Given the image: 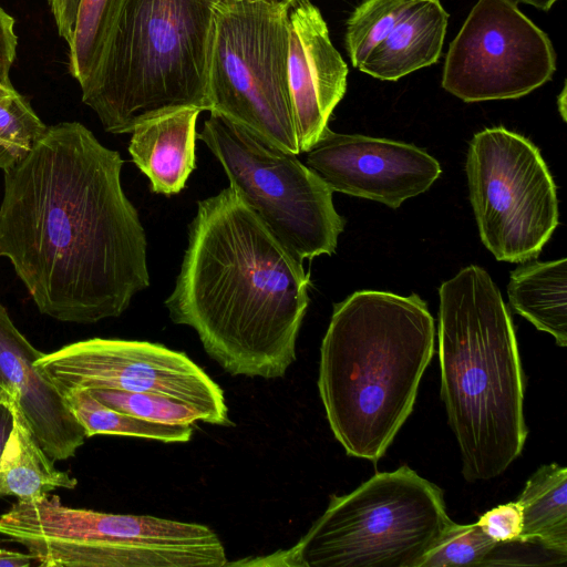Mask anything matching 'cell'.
<instances>
[{
	"mask_svg": "<svg viewBox=\"0 0 567 567\" xmlns=\"http://www.w3.org/2000/svg\"><path fill=\"white\" fill-rule=\"evenodd\" d=\"M63 395L86 437L120 435L185 443L193 435V425L153 422L113 410L96 400L89 390H72Z\"/></svg>",
	"mask_w": 567,
	"mask_h": 567,
	"instance_id": "obj_21",
	"label": "cell"
},
{
	"mask_svg": "<svg viewBox=\"0 0 567 567\" xmlns=\"http://www.w3.org/2000/svg\"><path fill=\"white\" fill-rule=\"evenodd\" d=\"M523 513L522 537H536L567 553V468L540 466L517 499Z\"/></svg>",
	"mask_w": 567,
	"mask_h": 567,
	"instance_id": "obj_20",
	"label": "cell"
},
{
	"mask_svg": "<svg viewBox=\"0 0 567 567\" xmlns=\"http://www.w3.org/2000/svg\"><path fill=\"white\" fill-rule=\"evenodd\" d=\"M45 130L47 125L17 90L0 97V169L22 161Z\"/></svg>",
	"mask_w": 567,
	"mask_h": 567,
	"instance_id": "obj_24",
	"label": "cell"
},
{
	"mask_svg": "<svg viewBox=\"0 0 567 567\" xmlns=\"http://www.w3.org/2000/svg\"><path fill=\"white\" fill-rule=\"evenodd\" d=\"M309 284L302 260L229 186L197 203L165 307L230 375L278 379L296 361Z\"/></svg>",
	"mask_w": 567,
	"mask_h": 567,
	"instance_id": "obj_2",
	"label": "cell"
},
{
	"mask_svg": "<svg viewBox=\"0 0 567 567\" xmlns=\"http://www.w3.org/2000/svg\"><path fill=\"white\" fill-rule=\"evenodd\" d=\"M218 0H118L82 101L112 134L184 109L209 111L208 68Z\"/></svg>",
	"mask_w": 567,
	"mask_h": 567,
	"instance_id": "obj_5",
	"label": "cell"
},
{
	"mask_svg": "<svg viewBox=\"0 0 567 567\" xmlns=\"http://www.w3.org/2000/svg\"><path fill=\"white\" fill-rule=\"evenodd\" d=\"M426 302L361 290L336 303L320 347L318 389L350 456L377 463L410 416L434 354Z\"/></svg>",
	"mask_w": 567,
	"mask_h": 567,
	"instance_id": "obj_3",
	"label": "cell"
},
{
	"mask_svg": "<svg viewBox=\"0 0 567 567\" xmlns=\"http://www.w3.org/2000/svg\"><path fill=\"white\" fill-rule=\"evenodd\" d=\"M348 66L331 42L320 10L310 0L289 8L288 78L300 153L328 127L347 90Z\"/></svg>",
	"mask_w": 567,
	"mask_h": 567,
	"instance_id": "obj_14",
	"label": "cell"
},
{
	"mask_svg": "<svg viewBox=\"0 0 567 567\" xmlns=\"http://www.w3.org/2000/svg\"><path fill=\"white\" fill-rule=\"evenodd\" d=\"M0 534L43 567H221L225 547L208 526L151 515L73 508L56 495L17 501Z\"/></svg>",
	"mask_w": 567,
	"mask_h": 567,
	"instance_id": "obj_7",
	"label": "cell"
},
{
	"mask_svg": "<svg viewBox=\"0 0 567 567\" xmlns=\"http://www.w3.org/2000/svg\"><path fill=\"white\" fill-rule=\"evenodd\" d=\"M79 0H49V6L60 37L66 43L73 33Z\"/></svg>",
	"mask_w": 567,
	"mask_h": 567,
	"instance_id": "obj_29",
	"label": "cell"
},
{
	"mask_svg": "<svg viewBox=\"0 0 567 567\" xmlns=\"http://www.w3.org/2000/svg\"><path fill=\"white\" fill-rule=\"evenodd\" d=\"M202 111L175 110L134 127L128 145L133 162L145 174L152 192L179 193L195 168L196 121Z\"/></svg>",
	"mask_w": 567,
	"mask_h": 567,
	"instance_id": "obj_16",
	"label": "cell"
},
{
	"mask_svg": "<svg viewBox=\"0 0 567 567\" xmlns=\"http://www.w3.org/2000/svg\"><path fill=\"white\" fill-rule=\"evenodd\" d=\"M453 523L442 491L406 465L330 497L324 513L286 550L249 565L419 567Z\"/></svg>",
	"mask_w": 567,
	"mask_h": 567,
	"instance_id": "obj_6",
	"label": "cell"
},
{
	"mask_svg": "<svg viewBox=\"0 0 567 567\" xmlns=\"http://www.w3.org/2000/svg\"><path fill=\"white\" fill-rule=\"evenodd\" d=\"M449 13L439 0H417L409 13L369 54L359 70L375 79L396 81L437 62Z\"/></svg>",
	"mask_w": 567,
	"mask_h": 567,
	"instance_id": "obj_17",
	"label": "cell"
},
{
	"mask_svg": "<svg viewBox=\"0 0 567 567\" xmlns=\"http://www.w3.org/2000/svg\"><path fill=\"white\" fill-rule=\"evenodd\" d=\"M417 0H364L347 21L346 48L354 68L386 38Z\"/></svg>",
	"mask_w": 567,
	"mask_h": 567,
	"instance_id": "obj_23",
	"label": "cell"
},
{
	"mask_svg": "<svg viewBox=\"0 0 567 567\" xmlns=\"http://www.w3.org/2000/svg\"><path fill=\"white\" fill-rule=\"evenodd\" d=\"M567 260L525 261L512 274L507 287L513 309L538 330L567 346Z\"/></svg>",
	"mask_w": 567,
	"mask_h": 567,
	"instance_id": "obj_19",
	"label": "cell"
},
{
	"mask_svg": "<svg viewBox=\"0 0 567 567\" xmlns=\"http://www.w3.org/2000/svg\"><path fill=\"white\" fill-rule=\"evenodd\" d=\"M558 106L560 107L561 116L566 121V87L564 86L561 94L558 96Z\"/></svg>",
	"mask_w": 567,
	"mask_h": 567,
	"instance_id": "obj_33",
	"label": "cell"
},
{
	"mask_svg": "<svg viewBox=\"0 0 567 567\" xmlns=\"http://www.w3.org/2000/svg\"><path fill=\"white\" fill-rule=\"evenodd\" d=\"M13 416L12 430L0 458V497L18 501L42 497L58 488L72 489L78 481L59 471L33 435L17 401L0 390Z\"/></svg>",
	"mask_w": 567,
	"mask_h": 567,
	"instance_id": "obj_18",
	"label": "cell"
},
{
	"mask_svg": "<svg viewBox=\"0 0 567 567\" xmlns=\"http://www.w3.org/2000/svg\"><path fill=\"white\" fill-rule=\"evenodd\" d=\"M547 34L511 0H478L451 42L442 86L464 102L524 96L551 79Z\"/></svg>",
	"mask_w": 567,
	"mask_h": 567,
	"instance_id": "obj_11",
	"label": "cell"
},
{
	"mask_svg": "<svg viewBox=\"0 0 567 567\" xmlns=\"http://www.w3.org/2000/svg\"><path fill=\"white\" fill-rule=\"evenodd\" d=\"M62 392H154L203 411L214 425L231 426L220 386L185 353L148 341L92 338L35 361Z\"/></svg>",
	"mask_w": 567,
	"mask_h": 567,
	"instance_id": "obj_12",
	"label": "cell"
},
{
	"mask_svg": "<svg viewBox=\"0 0 567 567\" xmlns=\"http://www.w3.org/2000/svg\"><path fill=\"white\" fill-rule=\"evenodd\" d=\"M89 391L111 409L144 420L185 425H193L197 421L209 423L208 416L203 411L164 394L107 389Z\"/></svg>",
	"mask_w": 567,
	"mask_h": 567,
	"instance_id": "obj_25",
	"label": "cell"
},
{
	"mask_svg": "<svg viewBox=\"0 0 567 567\" xmlns=\"http://www.w3.org/2000/svg\"><path fill=\"white\" fill-rule=\"evenodd\" d=\"M231 1H243V0H231ZM245 1H257V0H245ZM282 1L293 2V1H297V0H282Z\"/></svg>",
	"mask_w": 567,
	"mask_h": 567,
	"instance_id": "obj_35",
	"label": "cell"
},
{
	"mask_svg": "<svg viewBox=\"0 0 567 567\" xmlns=\"http://www.w3.org/2000/svg\"><path fill=\"white\" fill-rule=\"evenodd\" d=\"M307 153V166L332 192L391 208L427 190L442 172L433 156L412 144L329 127Z\"/></svg>",
	"mask_w": 567,
	"mask_h": 567,
	"instance_id": "obj_13",
	"label": "cell"
},
{
	"mask_svg": "<svg viewBox=\"0 0 567 567\" xmlns=\"http://www.w3.org/2000/svg\"><path fill=\"white\" fill-rule=\"evenodd\" d=\"M122 166L86 126L62 122L3 171L0 258L42 315L95 323L121 316L150 286L146 235Z\"/></svg>",
	"mask_w": 567,
	"mask_h": 567,
	"instance_id": "obj_1",
	"label": "cell"
},
{
	"mask_svg": "<svg viewBox=\"0 0 567 567\" xmlns=\"http://www.w3.org/2000/svg\"><path fill=\"white\" fill-rule=\"evenodd\" d=\"M282 0H218L208 68L209 112L300 153L288 78L289 8Z\"/></svg>",
	"mask_w": 567,
	"mask_h": 567,
	"instance_id": "obj_8",
	"label": "cell"
},
{
	"mask_svg": "<svg viewBox=\"0 0 567 567\" xmlns=\"http://www.w3.org/2000/svg\"><path fill=\"white\" fill-rule=\"evenodd\" d=\"M495 544L477 522L467 525L453 522L419 567H480Z\"/></svg>",
	"mask_w": 567,
	"mask_h": 567,
	"instance_id": "obj_26",
	"label": "cell"
},
{
	"mask_svg": "<svg viewBox=\"0 0 567 567\" xmlns=\"http://www.w3.org/2000/svg\"><path fill=\"white\" fill-rule=\"evenodd\" d=\"M511 1L515 2L516 4L518 2L527 3V4H530V6L535 7V8H537V9L547 11L558 0H511Z\"/></svg>",
	"mask_w": 567,
	"mask_h": 567,
	"instance_id": "obj_32",
	"label": "cell"
},
{
	"mask_svg": "<svg viewBox=\"0 0 567 567\" xmlns=\"http://www.w3.org/2000/svg\"><path fill=\"white\" fill-rule=\"evenodd\" d=\"M14 90L16 89L13 87L12 84H7V83H3V82H0V97L11 93Z\"/></svg>",
	"mask_w": 567,
	"mask_h": 567,
	"instance_id": "obj_34",
	"label": "cell"
},
{
	"mask_svg": "<svg viewBox=\"0 0 567 567\" xmlns=\"http://www.w3.org/2000/svg\"><path fill=\"white\" fill-rule=\"evenodd\" d=\"M198 137L229 186L297 258L334 252L346 221L334 209L332 189L296 154L213 112Z\"/></svg>",
	"mask_w": 567,
	"mask_h": 567,
	"instance_id": "obj_9",
	"label": "cell"
},
{
	"mask_svg": "<svg viewBox=\"0 0 567 567\" xmlns=\"http://www.w3.org/2000/svg\"><path fill=\"white\" fill-rule=\"evenodd\" d=\"M118 0H79L72 38L69 44V70L82 85L93 72Z\"/></svg>",
	"mask_w": 567,
	"mask_h": 567,
	"instance_id": "obj_22",
	"label": "cell"
},
{
	"mask_svg": "<svg viewBox=\"0 0 567 567\" xmlns=\"http://www.w3.org/2000/svg\"><path fill=\"white\" fill-rule=\"evenodd\" d=\"M441 398L467 482L499 476L523 451L525 378L512 319L482 267L439 289Z\"/></svg>",
	"mask_w": 567,
	"mask_h": 567,
	"instance_id": "obj_4",
	"label": "cell"
},
{
	"mask_svg": "<svg viewBox=\"0 0 567 567\" xmlns=\"http://www.w3.org/2000/svg\"><path fill=\"white\" fill-rule=\"evenodd\" d=\"M465 169L485 247L499 261L537 257L559 216L556 186L538 148L504 127L485 128L470 142Z\"/></svg>",
	"mask_w": 567,
	"mask_h": 567,
	"instance_id": "obj_10",
	"label": "cell"
},
{
	"mask_svg": "<svg viewBox=\"0 0 567 567\" xmlns=\"http://www.w3.org/2000/svg\"><path fill=\"white\" fill-rule=\"evenodd\" d=\"M43 354L0 303V390L17 401L48 456L64 461L75 455L86 435L63 393L37 368L35 361Z\"/></svg>",
	"mask_w": 567,
	"mask_h": 567,
	"instance_id": "obj_15",
	"label": "cell"
},
{
	"mask_svg": "<svg viewBox=\"0 0 567 567\" xmlns=\"http://www.w3.org/2000/svg\"><path fill=\"white\" fill-rule=\"evenodd\" d=\"M477 524L494 542L502 543L520 536L523 513L518 502H509L484 513Z\"/></svg>",
	"mask_w": 567,
	"mask_h": 567,
	"instance_id": "obj_28",
	"label": "cell"
},
{
	"mask_svg": "<svg viewBox=\"0 0 567 567\" xmlns=\"http://www.w3.org/2000/svg\"><path fill=\"white\" fill-rule=\"evenodd\" d=\"M32 560L30 553L10 550L0 546V567H28L32 565Z\"/></svg>",
	"mask_w": 567,
	"mask_h": 567,
	"instance_id": "obj_30",
	"label": "cell"
},
{
	"mask_svg": "<svg viewBox=\"0 0 567 567\" xmlns=\"http://www.w3.org/2000/svg\"><path fill=\"white\" fill-rule=\"evenodd\" d=\"M567 553L557 550L536 537H517L496 543L480 567L566 566Z\"/></svg>",
	"mask_w": 567,
	"mask_h": 567,
	"instance_id": "obj_27",
	"label": "cell"
},
{
	"mask_svg": "<svg viewBox=\"0 0 567 567\" xmlns=\"http://www.w3.org/2000/svg\"><path fill=\"white\" fill-rule=\"evenodd\" d=\"M13 416L9 406L0 401V458L12 430Z\"/></svg>",
	"mask_w": 567,
	"mask_h": 567,
	"instance_id": "obj_31",
	"label": "cell"
}]
</instances>
